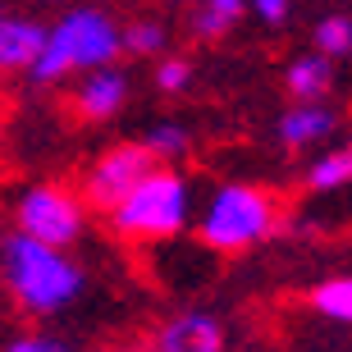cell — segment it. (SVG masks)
Segmentation results:
<instances>
[{
  "label": "cell",
  "mask_w": 352,
  "mask_h": 352,
  "mask_svg": "<svg viewBox=\"0 0 352 352\" xmlns=\"http://www.w3.org/2000/svg\"><path fill=\"white\" fill-rule=\"evenodd\" d=\"M0 274L14 302L32 316H51L82 293V270L65 256V248L37 243L28 234H10L0 243Z\"/></svg>",
  "instance_id": "obj_1"
},
{
  "label": "cell",
  "mask_w": 352,
  "mask_h": 352,
  "mask_svg": "<svg viewBox=\"0 0 352 352\" xmlns=\"http://www.w3.org/2000/svg\"><path fill=\"white\" fill-rule=\"evenodd\" d=\"M124 51L119 46V28L105 10H69L55 28H46V46H41L37 65L28 69L32 82H60L74 69H101L105 60H115Z\"/></svg>",
  "instance_id": "obj_2"
},
{
  "label": "cell",
  "mask_w": 352,
  "mask_h": 352,
  "mask_svg": "<svg viewBox=\"0 0 352 352\" xmlns=\"http://www.w3.org/2000/svg\"><path fill=\"white\" fill-rule=\"evenodd\" d=\"M279 229V197L252 183H224L215 188L201 215V243L215 252H248Z\"/></svg>",
  "instance_id": "obj_3"
},
{
  "label": "cell",
  "mask_w": 352,
  "mask_h": 352,
  "mask_svg": "<svg viewBox=\"0 0 352 352\" xmlns=\"http://www.w3.org/2000/svg\"><path fill=\"white\" fill-rule=\"evenodd\" d=\"M188 210H192L188 179L174 170H151L110 210V220L124 238H174L188 224Z\"/></svg>",
  "instance_id": "obj_4"
},
{
  "label": "cell",
  "mask_w": 352,
  "mask_h": 352,
  "mask_svg": "<svg viewBox=\"0 0 352 352\" xmlns=\"http://www.w3.org/2000/svg\"><path fill=\"white\" fill-rule=\"evenodd\" d=\"M19 234L37 238V243H51V248H69L78 243L82 234V201L69 188H55V183H37L19 197Z\"/></svg>",
  "instance_id": "obj_5"
},
{
  "label": "cell",
  "mask_w": 352,
  "mask_h": 352,
  "mask_svg": "<svg viewBox=\"0 0 352 352\" xmlns=\"http://www.w3.org/2000/svg\"><path fill=\"white\" fill-rule=\"evenodd\" d=\"M151 170H160V160L146 151V142H115L110 151H101V156H96V165L87 170L82 201L110 215V210H115Z\"/></svg>",
  "instance_id": "obj_6"
},
{
  "label": "cell",
  "mask_w": 352,
  "mask_h": 352,
  "mask_svg": "<svg viewBox=\"0 0 352 352\" xmlns=\"http://www.w3.org/2000/svg\"><path fill=\"white\" fill-rule=\"evenodd\" d=\"M146 352H224V325L210 311H183L156 329Z\"/></svg>",
  "instance_id": "obj_7"
},
{
  "label": "cell",
  "mask_w": 352,
  "mask_h": 352,
  "mask_svg": "<svg viewBox=\"0 0 352 352\" xmlns=\"http://www.w3.org/2000/svg\"><path fill=\"white\" fill-rule=\"evenodd\" d=\"M334 129H339V110H329V105H320V101H293L284 115H279V142L293 146V151L334 138Z\"/></svg>",
  "instance_id": "obj_8"
},
{
  "label": "cell",
  "mask_w": 352,
  "mask_h": 352,
  "mask_svg": "<svg viewBox=\"0 0 352 352\" xmlns=\"http://www.w3.org/2000/svg\"><path fill=\"white\" fill-rule=\"evenodd\" d=\"M41 46H46V28L37 19H23V14H5L0 10V74H14V69H32L37 65Z\"/></svg>",
  "instance_id": "obj_9"
},
{
  "label": "cell",
  "mask_w": 352,
  "mask_h": 352,
  "mask_svg": "<svg viewBox=\"0 0 352 352\" xmlns=\"http://www.w3.org/2000/svg\"><path fill=\"white\" fill-rule=\"evenodd\" d=\"M124 96H129V78L119 74V69H91L87 78L78 82V91H74V110H78L82 119H110L124 105Z\"/></svg>",
  "instance_id": "obj_10"
},
{
  "label": "cell",
  "mask_w": 352,
  "mask_h": 352,
  "mask_svg": "<svg viewBox=\"0 0 352 352\" xmlns=\"http://www.w3.org/2000/svg\"><path fill=\"white\" fill-rule=\"evenodd\" d=\"M284 82H288V91H293L298 101H320V96L329 91V82H334V65H329V55H320V51L298 55V60L288 65Z\"/></svg>",
  "instance_id": "obj_11"
},
{
  "label": "cell",
  "mask_w": 352,
  "mask_h": 352,
  "mask_svg": "<svg viewBox=\"0 0 352 352\" xmlns=\"http://www.w3.org/2000/svg\"><path fill=\"white\" fill-rule=\"evenodd\" d=\"M243 10H248V0H201L192 10V37L197 41H220L224 32L238 28Z\"/></svg>",
  "instance_id": "obj_12"
},
{
  "label": "cell",
  "mask_w": 352,
  "mask_h": 352,
  "mask_svg": "<svg viewBox=\"0 0 352 352\" xmlns=\"http://www.w3.org/2000/svg\"><path fill=\"white\" fill-rule=\"evenodd\" d=\"M348 183H352V142L334 146V151H325L307 165V188L311 192H334V188H348Z\"/></svg>",
  "instance_id": "obj_13"
},
{
  "label": "cell",
  "mask_w": 352,
  "mask_h": 352,
  "mask_svg": "<svg viewBox=\"0 0 352 352\" xmlns=\"http://www.w3.org/2000/svg\"><path fill=\"white\" fill-rule=\"evenodd\" d=\"M311 307L325 316V320L352 325V274H339V279L316 284V288H311Z\"/></svg>",
  "instance_id": "obj_14"
},
{
  "label": "cell",
  "mask_w": 352,
  "mask_h": 352,
  "mask_svg": "<svg viewBox=\"0 0 352 352\" xmlns=\"http://www.w3.org/2000/svg\"><path fill=\"white\" fill-rule=\"evenodd\" d=\"M316 51L339 60V55H352V19L348 14H325L316 23Z\"/></svg>",
  "instance_id": "obj_15"
},
{
  "label": "cell",
  "mask_w": 352,
  "mask_h": 352,
  "mask_svg": "<svg viewBox=\"0 0 352 352\" xmlns=\"http://www.w3.org/2000/svg\"><path fill=\"white\" fill-rule=\"evenodd\" d=\"M119 46L129 55H160L165 51V28L156 19H133L129 28H119Z\"/></svg>",
  "instance_id": "obj_16"
},
{
  "label": "cell",
  "mask_w": 352,
  "mask_h": 352,
  "mask_svg": "<svg viewBox=\"0 0 352 352\" xmlns=\"http://www.w3.org/2000/svg\"><path fill=\"white\" fill-rule=\"evenodd\" d=\"M142 142L156 160H179V156H188V142H192V138H188V129H179V124H156Z\"/></svg>",
  "instance_id": "obj_17"
},
{
  "label": "cell",
  "mask_w": 352,
  "mask_h": 352,
  "mask_svg": "<svg viewBox=\"0 0 352 352\" xmlns=\"http://www.w3.org/2000/svg\"><path fill=\"white\" fill-rule=\"evenodd\" d=\"M188 78H192L188 60H160V65H156V87L160 91H183Z\"/></svg>",
  "instance_id": "obj_18"
},
{
  "label": "cell",
  "mask_w": 352,
  "mask_h": 352,
  "mask_svg": "<svg viewBox=\"0 0 352 352\" xmlns=\"http://www.w3.org/2000/svg\"><path fill=\"white\" fill-rule=\"evenodd\" d=\"M252 10H256V19L261 23H284L288 10H293V0H248Z\"/></svg>",
  "instance_id": "obj_19"
},
{
  "label": "cell",
  "mask_w": 352,
  "mask_h": 352,
  "mask_svg": "<svg viewBox=\"0 0 352 352\" xmlns=\"http://www.w3.org/2000/svg\"><path fill=\"white\" fill-rule=\"evenodd\" d=\"M10 352H69L60 339H46V334H32V339H19Z\"/></svg>",
  "instance_id": "obj_20"
},
{
  "label": "cell",
  "mask_w": 352,
  "mask_h": 352,
  "mask_svg": "<svg viewBox=\"0 0 352 352\" xmlns=\"http://www.w3.org/2000/svg\"><path fill=\"white\" fill-rule=\"evenodd\" d=\"M170 5H183V0H170Z\"/></svg>",
  "instance_id": "obj_21"
}]
</instances>
